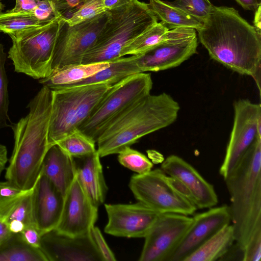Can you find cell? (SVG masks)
<instances>
[{"label": "cell", "mask_w": 261, "mask_h": 261, "mask_svg": "<svg viewBox=\"0 0 261 261\" xmlns=\"http://www.w3.org/2000/svg\"><path fill=\"white\" fill-rule=\"evenodd\" d=\"M196 30L211 58L234 72L251 76L260 92L261 35L254 26L233 8L213 6Z\"/></svg>", "instance_id": "obj_1"}, {"label": "cell", "mask_w": 261, "mask_h": 261, "mask_svg": "<svg viewBox=\"0 0 261 261\" xmlns=\"http://www.w3.org/2000/svg\"><path fill=\"white\" fill-rule=\"evenodd\" d=\"M34 13L39 20L46 23L59 17L48 0H40Z\"/></svg>", "instance_id": "obj_38"}, {"label": "cell", "mask_w": 261, "mask_h": 261, "mask_svg": "<svg viewBox=\"0 0 261 261\" xmlns=\"http://www.w3.org/2000/svg\"><path fill=\"white\" fill-rule=\"evenodd\" d=\"M0 261H48L40 249L30 246L20 233L12 234L0 245Z\"/></svg>", "instance_id": "obj_27"}, {"label": "cell", "mask_w": 261, "mask_h": 261, "mask_svg": "<svg viewBox=\"0 0 261 261\" xmlns=\"http://www.w3.org/2000/svg\"><path fill=\"white\" fill-rule=\"evenodd\" d=\"M64 199V195L41 170L33 191L34 224L41 236L56 228L61 217Z\"/></svg>", "instance_id": "obj_19"}, {"label": "cell", "mask_w": 261, "mask_h": 261, "mask_svg": "<svg viewBox=\"0 0 261 261\" xmlns=\"http://www.w3.org/2000/svg\"><path fill=\"white\" fill-rule=\"evenodd\" d=\"M106 11L103 0H86L66 21L69 25H73L92 18Z\"/></svg>", "instance_id": "obj_34"}, {"label": "cell", "mask_w": 261, "mask_h": 261, "mask_svg": "<svg viewBox=\"0 0 261 261\" xmlns=\"http://www.w3.org/2000/svg\"><path fill=\"white\" fill-rule=\"evenodd\" d=\"M52 96V90L43 86L28 105V114L12 126L14 146L5 178L23 191L34 187L49 148L48 129Z\"/></svg>", "instance_id": "obj_2"}, {"label": "cell", "mask_w": 261, "mask_h": 261, "mask_svg": "<svg viewBox=\"0 0 261 261\" xmlns=\"http://www.w3.org/2000/svg\"><path fill=\"white\" fill-rule=\"evenodd\" d=\"M118 160L121 165L138 174L147 173L153 167L152 162L144 154L130 146L118 153Z\"/></svg>", "instance_id": "obj_31"}, {"label": "cell", "mask_w": 261, "mask_h": 261, "mask_svg": "<svg viewBox=\"0 0 261 261\" xmlns=\"http://www.w3.org/2000/svg\"><path fill=\"white\" fill-rule=\"evenodd\" d=\"M23 191L8 180L0 182V199L14 197Z\"/></svg>", "instance_id": "obj_40"}, {"label": "cell", "mask_w": 261, "mask_h": 261, "mask_svg": "<svg viewBox=\"0 0 261 261\" xmlns=\"http://www.w3.org/2000/svg\"><path fill=\"white\" fill-rule=\"evenodd\" d=\"M95 144L93 140L76 129L56 144L73 158H81L94 153L96 151Z\"/></svg>", "instance_id": "obj_30"}, {"label": "cell", "mask_w": 261, "mask_h": 261, "mask_svg": "<svg viewBox=\"0 0 261 261\" xmlns=\"http://www.w3.org/2000/svg\"><path fill=\"white\" fill-rule=\"evenodd\" d=\"M255 17H254V28L256 31L260 34V6L255 11Z\"/></svg>", "instance_id": "obj_47"}, {"label": "cell", "mask_w": 261, "mask_h": 261, "mask_svg": "<svg viewBox=\"0 0 261 261\" xmlns=\"http://www.w3.org/2000/svg\"><path fill=\"white\" fill-rule=\"evenodd\" d=\"M149 73L130 75L112 85L78 129L95 143L107 125L132 104L150 94Z\"/></svg>", "instance_id": "obj_8"}, {"label": "cell", "mask_w": 261, "mask_h": 261, "mask_svg": "<svg viewBox=\"0 0 261 261\" xmlns=\"http://www.w3.org/2000/svg\"><path fill=\"white\" fill-rule=\"evenodd\" d=\"M9 228L12 233H20L25 227L21 221L12 220L8 223Z\"/></svg>", "instance_id": "obj_45"}, {"label": "cell", "mask_w": 261, "mask_h": 261, "mask_svg": "<svg viewBox=\"0 0 261 261\" xmlns=\"http://www.w3.org/2000/svg\"><path fill=\"white\" fill-rule=\"evenodd\" d=\"M148 6L158 19L169 30L178 28H200L203 22L193 16L177 8L169 2L149 0Z\"/></svg>", "instance_id": "obj_26"}, {"label": "cell", "mask_w": 261, "mask_h": 261, "mask_svg": "<svg viewBox=\"0 0 261 261\" xmlns=\"http://www.w3.org/2000/svg\"><path fill=\"white\" fill-rule=\"evenodd\" d=\"M169 30L161 22H156L136 37L122 49L120 57L141 55L166 40Z\"/></svg>", "instance_id": "obj_28"}, {"label": "cell", "mask_w": 261, "mask_h": 261, "mask_svg": "<svg viewBox=\"0 0 261 261\" xmlns=\"http://www.w3.org/2000/svg\"><path fill=\"white\" fill-rule=\"evenodd\" d=\"M65 19L8 34L12 45L8 52L15 71L35 79L48 76L57 38Z\"/></svg>", "instance_id": "obj_6"}, {"label": "cell", "mask_w": 261, "mask_h": 261, "mask_svg": "<svg viewBox=\"0 0 261 261\" xmlns=\"http://www.w3.org/2000/svg\"><path fill=\"white\" fill-rule=\"evenodd\" d=\"M105 207L108 216L105 232L116 237L144 238L161 214L139 201Z\"/></svg>", "instance_id": "obj_16"}, {"label": "cell", "mask_w": 261, "mask_h": 261, "mask_svg": "<svg viewBox=\"0 0 261 261\" xmlns=\"http://www.w3.org/2000/svg\"><path fill=\"white\" fill-rule=\"evenodd\" d=\"M107 17L106 11L73 25H69L64 19L55 44L52 70L65 65L82 64L84 56L94 45Z\"/></svg>", "instance_id": "obj_11"}, {"label": "cell", "mask_w": 261, "mask_h": 261, "mask_svg": "<svg viewBox=\"0 0 261 261\" xmlns=\"http://www.w3.org/2000/svg\"><path fill=\"white\" fill-rule=\"evenodd\" d=\"M169 3L202 22L209 16L213 7L209 0H175Z\"/></svg>", "instance_id": "obj_33"}, {"label": "cell", "mask_w": 261, "mask_h": 261, "mask_svg": "<svg viewBox=\"0 0 261 261\" xmlns=\"http://www.w3.org/2000/svg\"><path fill=\"white\" fill-rule=\"evenodd\" d=\"M23 239L30 246L40 248L41 234L34 226H25L20 233Z\"/></svg>", "instance_id": "obj_39"}, {"label": "cell", "mask_w": 261, "mask_h": 261, "mask_svg": "<svg viewBox=\"0 0 261 261\" xmlns=\"http://www.w3.org/2000/svg\"><path fill=\"white\" fill-rule=\"evenodd\" d=\"M261 259V230L250 238L243 250V261H260Z\"/></svg>", "instance_id": "obj_36"}, {"label": "cell", "mask_w": 261, "mask_h": 261, "mask_svg": "<svg viewBox=\"0 0 261 261\" xmlns=\"http://www.w3.org/2000/svg\"><path fill=\"white\" fill-rule=\"evenodd\" d=\"M161 169L172 178L174 185L196 208H209L218 203L213 186L181 158L168 156L162 163Z\"/></svg>", "instance_id": "obj_14"}, {"label": "cell", "mask_w": 261, "mask_h": 261, "mask_svg": "<svg viewBox=\"0 0 261 261\" xmlns=\"http://www.w3.org/2000/svg\"><path fill=\"white\" fill-rule=\"evenodd\" d=\"M180 110L169 94H149L136 101L112 121L99 135L96 149L100 158L118 154L141 138L174 122Z\"/></svg>", "instance_id": "obj_3"}, {"label": "cell", "mask_w": 261, "mask_h": 261, "mask_svg": "<svg viewBox=\"0 0 261 261\" xmlns=\"http://www.w3.org/2000/svg\"><path fill=\"white\" fill-rule=\"evenodd\" d=\"M128 186L138 201L160 213L193 215L197 208L160 169L134 174Z\"/></svg>", "instance_id": "obj_9"}, {"label": "cell", "mask_w": 261, "mask_h": 261, "mask_svg": "<svg viewBox=\"0 0 261 261\" xmlns=\"http://www.w3.org/2000/svg\"><path fill=\"white\" fill-rule=\"evenodd\" d=\"M244 9L255 11L260 6L259 0H236Z\"/></svg>", "instance_id": "obj_43"}, {"label": "cell", "mask_w": 261, "mask_h": 261, "mask_svg": "<svg viewBox=\"0 0 261 261\" xmlns=\"http://www.w3.org/2000/svg\"><path fill=\"white\" fill-rule=\"evenodd\" d=\"M57 15L66 20L81 7L86 0H48Z\"/></svg>", "instance_id": "obj_35"}, {"label": "cell", "mask_w": 261, "mask_h": 261, "mask_svg": "<svg viewBox=\"0 0 261 261\" xmlns=\"http://www.w3.org/2000/svg\"><path fill=\"white\" fill-rule=\"evenodd\" d=\"M98 208L88 196L76 174L64 195L61 217L55 229L71 236L87 234L95 225Z\"/></svg>", "instance_id": "obj_15"}, {"label": "cell", "mask_w": 261, "mask_h": 261, "mask_svg": "<svg viewBox=\"0 0 261 261\" xmlns=\"http://www.w3.org/2000/svg\"><path fill=\"white\" fill-rule=\"evenodd\" d=\"M40 0H16L12 12L34 11Z\"/></svg>", "instance_id": "obj_41"}, {"label": "cell", "mask_w": 261, "mask_h": 261, "mask_svg": "<svg viewBox=\"0 0 261 261\" xmlns=\"http://www.w3.org/2000/svg\"><path fill=\"white\" fill-rule=\"evenodd\" d=\"M232 129L219 173L224 179L258 136H261V106L248 99L233 104Z\"/></svg>", "instance_id": "obj_10"}, {"label": "cell", "mask_w": 261, "mask_h": 261, "mask_svg": "<svg viewBox=\"0 0 261 261\" xmlns=\"http://www.w3.org/2000/svg\"><path fill=\"white\" fill-rule=\"evenodd\" d=\"M235 242L242 251L261 230V136H258L224 178Z\"/></svg>", "instance_id": "obj_4"}, {"label": "cell", "mask_w": 261, "mask_h": 261, "mask_svg": "<svg viewBox=\"0 0 261 261\" xmlns=\"http://www.w3.org/2000/svg\"><path fill=\"white\" fill-rule=\"evenodd\" d=\"M4 8V5L2 4L0 0V13L2 12V10Z\"/></svg>", "instance_id": "obj_48"}, {"label": "cell", "mask_w": 261, "mask_h": 261, "mask_svg": "<svg viewBox=\"0 0 261 261\" xmlns=\"http://www.w3.org/2000/svg\"><path fill=\"white\" fill-rule=\"evenodd\" d=\"M12 233L10 231L8 223L0 218V245L6 241Z\"/></svg>", "instance_id": "obj_44"}, {"label": "cell", "mask_w": 261, "mask_h": 261, "mask_svg": "<svg viewBox=\"0 0 261 261\" xmlns=\"http://www.w3.org/2000/svg\"><path fill=\"white\" fill-rule=\"evenodd\" d=\"M231 222L229 206L211 207L197 214L178 245L167 261H184L210 238Z\"/></svg>", "instance_id": "obj_17"}, {"label": "cell", "mask_w": 261, "mask_h": 261, "mask_svg": "<svg viewBox=\"0 0 261 261\" xmlns=\"http://www.w3.org/2000/svg\"><path fill=\"white\" fill-rule=\"evenodd\" d=\"M134 0H103L107 10L115 9L132 3Z\"/></svg>", "instance_id": "obj_42"}, {"label": "cell", "mask_w": 261, "mask_h": 261, "mask_svg": "<svg viewBox=\"0 0 261 261\" xmlns=\"http://www.w3.org/2000/svg\"><path fill=\"white\" fill-rule=\"evenodd\" d=\"M192 222L188 215L160 214L147 234L140 261H167L176 248Z\"/></svg>", "instance_id": "obj_13"}, {"label": "cell", "mask_w": 261, "mask_h": 261, "mask_svg": "<svg viewBox=\"0 0 261 261\" xmlns=\"http://www.w3.org/2000/svg\"><path fill=\"white\" fill-rule=\"evenodd\" d=\"M48 23L39 20L34 11L12 12L10 10L6 13H0V32L8 34Z\"/></svg>", "instance_id": "obj_29"}, {"label": "cell", "mask_w": 261, "mask_h": 261, "mask_svg": "<svg viewBox=\"0 0 261 261\" xmlns=\"http://www.w3.org/2000/svg\"><path fill=\"white\" fill-rule=\"evenodd\" d=\"M106 13V22L82 64L111 62L120 58L123 48L158 19L148 4L138 0Z\"/></svg>", "instance_id": "obj_5"}, {"label": "cell", "mask_w": 261, "mask_h": 261, "mask_svg": "<svg viewBox=\"0 0 261 261\" xmlns=\"http://www.w3.org/2000/svg\"><path fill=\"white\" fill-rule=\"evenodd\" d=\"M234 242L233 228L229 224L210 238L184 261H215L220 259Z\"/></svg>", "instance_id": "obj_24"}, {"label": "cell", "mask_w": 261, "mask_h": 261, "mask_svg": "<svg viewBox=\"0 0 261 261\" xmlns=\"http://www.w3.org/2000/svg\"><path fill=\"white\" fill-rule=\"evenodd\" d=\"M90 232L103 261L116 260V259L113 252L107 244L98 227L95 225L93 226Z\"/></svg>", "instance_id": "obj_37"}, {"label": "cell", "mask_w": 261, "mask_h": 261, "mask_svg": "<svg viewBox=\"0 0 261 261\" xmlns=\"http://www.w3.org/2000/svg\"><path fill=\"white\" fill-rule=\"evenodd\" d=\"M40 248L48 261H103L90 232L71 236L53 229L41 236Z\"/></svg>", "instance_id": "obj_18"}, {"label": "cell", "mask_w": 261, "mask_h": 261, "mask_svg": "<svg viewBox=\"0 0 261 261\" xmlns=\"http://www.w3.org/2000/svg\"><path fill=\"white\" fill-rule=\"evenodd\" d=\"M42 172L65 195L76 175L74 158L53 145L45 155Z\"/></svg>", "instance_id": "obj_21"}, {"label": "cell", "mask_w": 261, "mask_h": 261, "mask_svg": "<svg viewBox=\"0 0 261 261\" xmlns=\"http://www.w3.org/2000/svg\"><path fill=\"white\" fill-rule=\"evenodd\" d=\"M100 158L97 150L89 155L75 158L78 160L77 162L75 160L76 176L89 197L98 207L104 202L108 191Z\"/></svg>", "instance_id": "obj_20"}, {"label": "cell", "mask_w": 261, "mask_h": 261, "mask_svg": "<svg viewBox=\"0 0 261 261\" xmlns=\"http://www.w3.org/2000/svg\"><path fill=\"white\" fill-rule=\"evenodd\" d=\"M33 188L23 191L14 197L0 199V218L7 223L12 220H19L25 226L35 227L33 211Z\"/></svg>", "instance_id": "obj_25"}, {"label": "cell", "mask_w": 261, "mask_h": 261, "mask_svg": "<svg viewBox=\"0 0 261 261\" xmlns=\"http://www.w3.org/2000/svg\"><path fill=\"white\" fill-rule=\"evenodd\" d=\"M196 30L178 28L169 31L168 38L137 56L141 72H157L176 67L197 52Z\"/></svg>", "instance_id": "obj_12"}, {"label": "cell", "mask_w": 261, "mask_h": 261, "mask_svg": "<svg viewBox=\"0 0 261 261\" xmlns=\"http://www.w3.org/2000/svg\"><path fill=\"white\" fill-rule=\"evenodd\" d=\"M6 57L4 45L0 43V129L10 126L7 122L10 121L8 115L9 104L8 80L5 67Z\"/></svg>", "instance_id": "obj_32"}, {"label": "cell", "mask_w": 261, "mask_h": 261, "mask_svg": "<svg viewBox=\"0 0 261 261\" xmlns=\"http://www.w3.org/2000/svg\"><path fill=\"white\" fill-rule=\"evenodd\" d=\"M8 162L7 149L5 145L0 144V176Z\"/></svg>", "instance_id": "obj_46"}, {"label": "cell", "mask_w": 261, "mask_h": 261, "mask_svg": "<svg viewBox=\"0 0 261 261\" xmlns=\"http://www.w3.org/2000/svg\"><path fill=\"white\" fill-rule=\"evenodd\" d=\"M110 65V62L68 65L52 70L50 74L39 80V83L51 90L81 81Z\"/></svg>", "instance_id": "obj_23"}, {"label": "cell", "mask_w": 261, "mask_h": 261, "mask_svg": "<svg viewBox=\"0 0 261 261\" xmlns=\"http://www.w3.org/2000/svg\"><path fill=\"white\" fill-rule=\"evenodd\" d=\"M111 86L93 84L52 90L49 147L78 129Z\"/></svg>", "instance_id": "obj_7"}, {"label": "cell", "mask_w": 261, "mask_h": 261, "mask_svg": "<svg viewBox=\"0 0 261 261\" xmlns=\"http://www.w3.org/2000/svg\"><path fill=\"white\" fill-rule=\"evenodd\" d=\"M137 57V56H130L117 59L110 62L108 67L93 75L56 90L93 84H106L112 86L130 75L141 72L138 65Z\"/></svg>", "instance_id": "obj_22"}]
</instances>
